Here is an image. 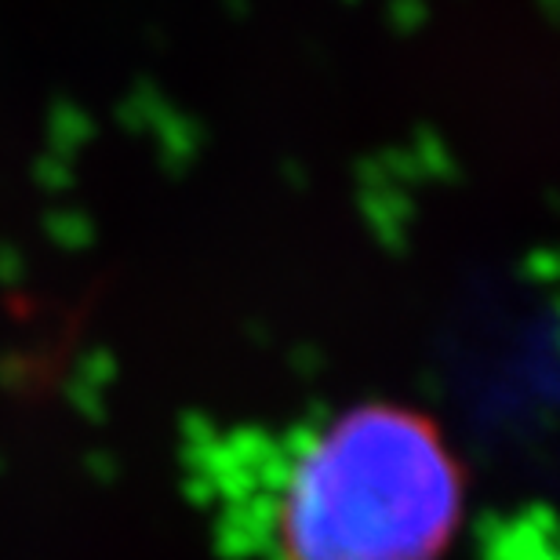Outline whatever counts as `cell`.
<instances>
[{"mask_svg": "<svg viewBox=\"0 0 560 560\" xmlns=\"http://www.w3.org/2000/svg\"><path fill=\"white\" fill-rule=\"evenodd\" d=\"M458 517V474L433 425L400 408L335 422L291 469L284 560H433Z\"/></svg>", "mask_w": 560, "mask_h": 560, "instance_id": "obj_1", "label": "cell"}]
</instances>
